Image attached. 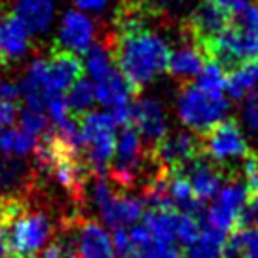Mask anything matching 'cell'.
Returning <instances> with one entry per match:
<instances>
[{
	"label": "cell",
	"mask_w": 258,
	"mask_h": 258,
	"mask_svg": "<svg viewBox=\"0 0 258 258\" xmlns=\"http://www.w3.org/2000/svg\"><path fill=\"white\" fill-rule=\"evenodd\" d=\"M243 175H245V190L249 198L258 196V156L250 152L243 161Z\"/></svg>",
	"instance_id": "cell-27"
},
{
	"label": "cell",
	"mask_w": 258,
	"mask_h": 258,
	"mask_svg": "<svg viewBox=\"0 0 258 258\" xmlns=\"http://www.w3.org/2000/svg\"><path fill=\"white\" fill-rule=\"evenodd\" d=\"M93 88H95V99L105 108H108V112L118 106L129 105V99L135 93L127 80L114 67L106 74H103L99 80L93 82Z\"/></svg>",
	"instance_id": "cell-15"
},
{
	"label": "cell",
	"mask_w": 258,
	"mask_h": 258,
	"mask_svg": "<svg viewBox=\"0 0 258 258\" xmlns=\"http://www.w3.org/2000/svg\"><path fill=\"white\" fill-rule=\"evenodd\" d=\"M247 198L249 196L245 186L237 180H230L215 196V202L211 203V207L205 213V224L222 234L237 228Z\"/></svg>",
	"instance_id": "cell-7"
},
{
	"label": "cell",
	"mask_w": 258,
	"mask_h": 258,
	"mask_svg": "<svg viewBox=\"0 0 258 258\" xmlns=\"http://www.w3.org/2000/svg\"><path fill=\"white\" fill-rule=\"evenodd\" d=\"M202 156V139L188 131H177L173 135H165L152 148L154 163H158V171L182 169L190 161Z\"/></svg>",
	"instance_id": "cell-8"
},
{
	"label": "cell",
	"mask_w": 258,
	"mask_h": 258,
	"mask_svg": "<svg viewBox=\"0 0 258 258\" xmlns=\"http://www.w3.org/2000/svg\"><path fill=\"white\" fill-rule=\"evenodd\" d=\"M19 97H21V91L16 82L8 80V78H0V101L16 103Z\"/></svg>",
	"instance_id": "cell-31"
},
{
	"label": "cell",
	"mask_w": 258,
	"mask_h": 258,
	"mask_svg": "<svg viewBox=\"0 0 258 258\" xmlns=\"http://www.w3.org/2000/svg\"><path fill=\"white\" fill-rule=\"evenodd\" d=\"M31 34L14 14L0 16V64L19 61L29 51Z\"/></svg>",
	"instance_id": "cell-14"
},
{
	"label": "cell",
	"mask_w": 258,
	"mask_h": 258,
	"mask_svg": "<svg viewBox=\"0 0 258 258\" xmlns=\"http://www.w3.org/2000/svg\"><path fill=\"white\" fill-rule=\"evenodd\" d=\"M36 139L16 127H0V158H23L36 150Z\"/></svg>",
	"instance_id": "cell-19"
},
{
	"label": "cell",
	"mask_w": 258,
	"mask_h": 258,
	"mask_svg": "<svg viewBox=\"0 0 258 258\" xmlns=\"http://www.w3.org/2000/svg\"><path fill=\"white\" fill-rule=\"evenodd\" d=\"M91 202L106 226L114 230H125L143 217L145 202L131 196H118L103 177H97L91 186Z\"/></svg>",
	"instance_id": "cell-4"
},
{
	"label": "cell",
	"mask_w": 258,
	"mask_h": 258,
	"mask_svg": "<svg viewBox=\"0 0 258 258\" xmlns=\"http://www.w3.org/2000/svg\"><path fill=\"white\" fill-rule=\"evenodd\" d=\"M131 127L137 129L146 143L158 145L167 135L165 112L160 103L154 99H139L135 105H131Z\"/></svg>",
	"instance_id": "cell-11"
},
{
	"label": "cell",
	"mask_w": 258,
	"mask_h": 258,
	"mask_svg": "<svg viewBox=\"0 0 258 258\" xmlns=\"http://www.w3.org/2000/svg\"><path fill=\"white\" fill-rule=\"evenodd\" d=\"M226 234L211 226H202L198 239L188 245L182 252V258H224Z\"/></svg>",
	"instance_id": "cell-17"
},
{
	"label": "cell",
	"mask_w": 258,
	"mask_h": 258,
	"mask_svg": "<svg viewBox=\"0 0 258 258\" xmlns=\"http://www.w3.org/2000/svg\"><path fill=\"white\" fill-rule=\"evenodd\" d=\"M254 86H258V59H250L228 73L226 89L234 99H245Z\"/></svg>",
	"instance_id": "cell-20"
},
{
	"label": "cell",
	"mask_w": 258,
	"mask_h": 258,
	"mask_svg": "<svg viewBox=\"0 0 258 258\" xmlns=\"http://www.w3.org/2000/svg\"><path fill=\"white\" fill-rule=\"evenodd\" d=\"M84 165L95 177H103L116 150V123L108 112H86L78 120Z\"/></svg>",
	"instance_id": "cell-2"
},
{
	"label": "cell",
	"mask_w": 258,
	"mask_h": 258,
	"mask_svg": "<svg viewBox=\"0 0 258 258\" xmlns=\"http://www.w3.org/2000/svg\"><path fill=\"white\" fill-rule=\"evenodd\" d=\"M118 73L137 93L167 71L169 44L146 27L145 14L137 6L123 8L118 14V36L110 46Z\"/></svg>",
	"instance_id": "cell-1"
},
{
	"label": "cell",
	"mask_w": 258,
	"mask_h": 258,
	"mask_svg": "<svg viewBox=\"0 0 258 258\" xmlns=\"http://www.w3.org/2000/svg\"><path fill=\"white\" fill-rule=\"evenodd\" d=\"M74 239L78 258H118L112 247V237L97 220L74 218Z\"/></svg>",
	"instance_id": "cell-10"
},
{
	"label": "cell",
	"mask_w": 258,
	"mask_h": 258,
	"mask_svg": "<svg viewBox=\"0 0 258 258\" xmlns=\"http://www.w3.org/2000/svg\"><path fill=\"white\" fill-rule=\"evenodd\" d=\"M228 84V74L213 61H205L202 73L196 76V88L209 93V95H222Z\"/></svg>",
	"instance_id": "cell-23"
},
{
	"label": "cell",
	"mask_w": 258,
	"mask_h": 258,
	"mask_svg": "<svg viewBox=\"0 0 258 258\" xmlns=\"http://www.w3.org/2000/svg\"><path fill=\"white\" fill-rule=\"evenodd\" d=\"M186 180L190 182L194 196L205 202L211 200L218 194V190L222 188V180H224V171L220 169L218 165H215L213 161H209L207 158H198V160L190 161L188 165L182 167Z\"/></svg>",
	"instance_id": "cell-13"
},
{
	"label": "cell",
	"mask_w": 258,
	"mask_h": 258,
	"mask_svg": "<svg viewBox=\"0 0 258 258\" xmlns=\"http://www.w3.org/2000/svg\"><path fill=\"white\" fill-rule=\"evenodd\" d=\"M217 2L218 6L224 10L232 19H235L239 14H243L250 6V0H217Z\"/></svg>",
	"instance_id": "cell-30"
},
{
	"label": "cell",
	"mask_w": 258,
	"mask_h": 258,
	"mask_svg": "<svg viewBox=\"0 0 258 258\" xmlns=\"http://www.w3.org/2000/svg\"><path fill=\"white\" fill-rule=\"evenodd\" d=\"M19 125L21 131H25L27 135L31 137H40L48 131V120H46V114L42 110H34V108H27L19 112Z\"/></svg>",
	"instance_id": "cell-26"
},
{
	"label": "cell",
	"mask_w": 258,
	"mask_h": 258,
	"mask_svg": "<svg viewBox=\"0 0 258 258\" xmlns=\"http://www.w3.org/2000/svg\"><path fill=\"white\" fill-rule=\"evenodd\" d=\"M202 154L207 160L218 165L220 169L228 161L243 160L250 154L247 139L243 135L239 123L232 118L222 120L213 129H209L202 139Z\"/></svg>",
	"instance_id": "cell-5"
},
{
	"label": "cell",
	"mask_w": 258,
	"mask_h": 258,
	"mask_svg": "<svg viewBox=\"0 0 258 258\" xmlns=\"http://www.w3.org/2000/svg\"><path fill=\"white\" fill-rule=\"evenodd\" d=\"M82 10H101L106 6L108 0H74Z\"/></svg>",
	"instance_id": "cell-32"
},
{
	"label": "cell",
	"mask_w": 258,
	"mask_h": 258,
	"mask_svg": "<svg viewBox=\"0 0 258 258\" xmlns=\"http://www.w3.org/2000/svg\"><path fill=\"white\" fill-rule=\"evenodd\" d=\"M228 101L222 95H209L196 86H186L178 95V116L196 133H207L224 120Z\"/></svg>",
	"instance_id": "cell-3"
},
{
	"label": "cell",
	"mask_w": 258,
	"mask_h": 258,
	"mask_svg": "<svg viewBox=\"0 0 258 258\" xmlns=\"http://www.w3.org/2000/svg\"><path fill=\"white\" fill-rule=\"evenodd\" d=\"M64 232L63 235L59 234L53 239L49 241L42 252L38 254V258H78V252H76V243L74 239V220H73V232H69V222L63 226Z\"/></svg>",
	"instance_id": "cell-25"
},
{
	"label": "cell",
	"mask_w": 258,
	"mask_h": 258,
	"mask_svg": "<svg viewBox=\"0 0 258 258\" xmlns=\"http://www.w3.org/2000/svg\"><path fill=\"white\" fill-rule=\"evenodd\" d=\"M84 69L88 73L89 80H99L103 74H106L112 69V55H110V48L103 46V44H91L89 49L84 55Z\"/></svg>",
	"instance_id": "cell-22"
},
{
	"label": "cell",
	"mask_w": 258,
	"mask_h": 258,
	"mask_svg": "<svg viewBox=\"0 0 258 258\" xmlns=\"http://www.w3.org/2000/svg\"><path fill=\"white\" fill-rule=\"evenodd\" d=\"M25 180V165L16 158H0V198H8Z\"/></svg>",
	"instance_id": "cell-24"
},
{
	"label": "cell",
	"mask_w": 258,
	"mask_h": 258,
	"mask_svg": "<svg viewBox=\"0 0 258 258\" xmlns=\"http://www.w3.org/2000/svg\"><path fill=\"white\" fill-rule=\"evenodd\" d=\"M239 228H258V196L247 198L245 209L239 217Z\"/></svg>",
	"instance_id": "cell-28"
},
{
	"label": "cell",
	"mask_w": 258,
	"mask_h": 258,
	"mask_svg": "<svg viewBox=\"0 0 258 258\" xmlns=\"http://www.w3.org/2000/svg\"><path fill=\"white\" fill-rule=\"evenodd\" d=\"M252 258H258V252H256V254H254V256H252Z\"/></svg>",
	"instance_id": "cell-33"
},
{
	"label": "cell",
	"mask_w": 258,
	"mask_h": 258,
	"mask_svg": "<svg viewBox=\"0 0 258 258\" xmlns=\"http://www.w3.org/2000/svg\"><path fill=\"white\" fill-rule=\"evenodd\" d=\"M14 16L25 25L29 34H40L48 31L53 19L51 0H17Z\"/></svg>",
	"instance_id": "cell-16"
},
{
	"label": "cell",
	"mask_w": 258,
	"mask_h": 258,
	"mask_svg": "<svg viewBox=\"0 0 258 258\" xmlns=\"http://www.w3.org/2000/svg\"><path fill=\"white\" fill-rule=\"evenodd\" d=\"M232 21L234 19L218 6L217 0H203L190 17V32L194 34L196 46L202 48L218 38Z\"/></svg>",
	"instance_id": "cell-9"
},
{
	"label": "cell",
	"mask_w": 258,
	"mask_h": 258,
	"mask_svg": "<svg viewBox=\"0 0 258 258\" xmlns=\"http://www.w3.org/2000/svg\"><path fill=\"white\" fill-rule=\"evenodd\" d=\"M17 120H19V108L16 103L0 101V127H14Z\"/></svg>",
	"instance_id": "cell-29"
},
{
	"label": "cell",
	"mask_w": 258,
	"mask_h": 258,
	"mask_svg": "<svg viewBox=\"0 0 258 258\" xmlns=\"http://www.w3.org/2000/svg\"><path fill=\"white\" fill-rule=\"evenodd\" d=\"M59 48L69 53H86L93 42V23L91 19L76 10L64 12L59 25Z\"/></svg>",
	"instance_id": "cell-12"
},
{
	"label": "cell",
	"mask_w": 258,
	"mask_h": 258,
	"mask_svg": "<svg viewBox=\"0 0 258 258\" xmlns=\"http://www.w3.org/2000/svg\"><path fill=\"white\" fill-rule=\"evenodd\" d=\"M95 101V88L89 78H80L73 88L64 93V103L71 116L73 114H86L91 103Z\"/></svg>",
	"instance_id": "cell-21"
},
{
	"label": "cell",
	"mask_w": 258,
	"mask_h": 258,
	"mask_svg": "<svg viewBox=\"0 0 258 258\" xmlns=\"http://www.w3.org/2000/svg\"><path fill=\"white\" fill-rule=\"evenodd\" d=\"M205 64V55H203L198 46H186L169 55V64L167 71L175 78H192L202 73Z\"/></svg>",
	"instance_id": "cell-18"
},
{
	"label": "cell",
	"mask_w": 258,
	"mask_h": 258,
	"mask_svg": "<svg viewBox=\"0 0 258 258\" xmlns=\"http://www.w3.org/2000/svg\"><path fill=\"white\" fill-rule=\"evenodd\" d=\"M145 165V150H143V139L135 127H123L120 137L116 139V150H114L112 165H110V177L116 184L127 188L137 182V177Z\"/></svg>",
	"instance_id": "cell-6"
}]
</instances>
